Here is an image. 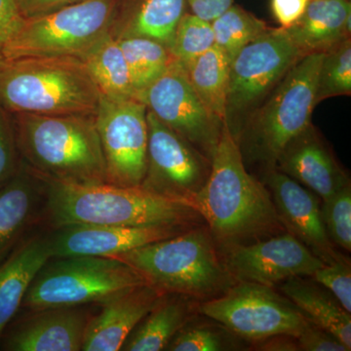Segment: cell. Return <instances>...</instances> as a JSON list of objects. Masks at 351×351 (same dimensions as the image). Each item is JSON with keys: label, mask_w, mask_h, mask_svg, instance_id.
Segmentation results:
<instances>
[{"label": "cell", "mask_w": 351, "mask_h": 351, "mask_svg": "<svg viewBox=\"0 0 351 351\" xmlns=\"http://www.w3.org/2000/svg\"><path fill=\"white\" fill-rule=\"evenodd\" d=\"M36 176L43 184L44 218L54 230L73 225L195 226L201 218L188 203L143 186L75 184Z\"/></svg>", "instance_id": "obj_2"}, {"label": "cell", "mask_w": 351, "mask_h": 351, "mask_svg": "<svg viewBox=\"0 0 351 351\" xmlns=\"http://www.w3.org/2000/svg\"><path fill=\"white\" fill-rule=\"evenodd\" d=\"M274 168L322 200L350 182L313 123L288 142L277 157Z\"/></svg>", "instance_id": "obj_18"}, {"label": "cell", "mask_w": 351, "mask_h": 351, "mask_svg": "<svg viewBox=\"0 0 351 351\" xmlns=\"http://www.w3.org/2000/svg\"><path fill=\"white\" fill-rule=\"evenodd\" d=\"M191 226L73 225L56 228L47 237L51 258L91 256L110 258L145 245L181 234Z\"/></svg>", "instance_id": "obj_15"}, {"label": "cell", "mask_w": 351, "mask_h": 351, "mask_svg": "<svg viewBox=\"0 0 351 351\" xmlns=\"http://www.w3.org/2000/svg\"><path fill=\"white\" fill-rule=\"evenodd\" d=\"M211 25L215 45L225 54L230 63L247 44L270 29L265 21L234 3L211 22Z\"/></svg>", "instance_id": "obj_29"}, {"label": "cell", "mask_w": 351, "mask_h": 351, "mask_svg": "<svg viewBox=\"0 0 351 351\" xmlns=\"http://www.w3.org/2000/svg\"><path fill=\"white\" fill-rule=\"evenodd\" d=\"M147 110L212 160L223 122L201 100L186 69L175 60L138 96Z\"/></svg>", "instance_id": "obj_11"}, {"label": "cell", "mask_w": 351, "mask_h": 351, "mask_svg": "<svg viewBox=\"0 0 351 351\" xmlns=\"http://www.w3.org/2000/svg\"><path fill=\"white\" fill-rule=\"evenodd\" d=\"M147 283L126 263L112 258H50L34 277L22 307L31 311L101 304L117 293Z\"/></svg>", "instance_id": "obj_7"}, {"label": "cell", "mask_w": 351, "mask_h": 351, "mask_svg": "<svg viewBox=\"0 0 351 351\" xmlns=\"http://www.w3.org/2000/svg\"><path fill=\"white\" fill-rule=\"evenodd\" d=\"M304 56L285 29L279 27H270L233 58L226 122L237 141L252 113Z\"/></svg>", "instance_id": "obj_9"}, {"label": "cell", "mask_w": 351, "mask_h": 351, "mask_svg": "<svg viewBox=\"0 0 351 351\" xmlns=\"http://www.w3.org/2000/svg\"><path fill=\"white\" fill-rule=\"evenodd\" d=\"M308 3L309 0H270V9L279 27L287 29L302 17Z\"/></svg>", "instance_id": "obj_38"}, {"label": "cell", "mask_w": 351, "mask_h": 351, "mask_svg": "<svg viewBox=\"0 0 351 351\" xmlns=\"http://www.w3.org/2000/svg\"><path fill=\"white\" fill-rule=\"evenodd\" d=\"M230 64L225 54L215 45L184 68L201 100L221 120H226Z\"/></svg>", "instance_id": "obj_27"}, {"label": "cell", "mask_w": 351, "mask_h": 351, "mask_svg": "<svg viewBox=\"0 0 351 351\" xmlns=\"http://www.w3.org/2000/svg\"><path fill=\"white\" fill-rule=\"evenodd\" d=\"M350 0H309L306 11L285 29L304 55L324 53L350 38Z\"/></svg>", "instance_id": "obj_21"}, {"label": "cell", "mask_w": 351, "mask_h": 351, "mask_svg": "<svg viewBox=\"0 0 351 351\" xmlns=\"http://www.w3.org/2000/svg\"><path fill=\"white\" fill-rule=\"evenodd\" d=\"M20 165L12 114L0 106V188L12 179Z\"/></svg>", "instance_id": "obj_34"}, {"label": "cell", "mask_w": 351, "mask_h": 351, "mask_svg": "<svg viewBox=\"0 0 351 351\" xmlns=\"http://www.w3.org/2000/svg\"><path fill=\"white\" fill-rule=\"evenodd\" d=\"M323 221L332 243L346 252L351 251V186L350 182L323 200Z\"/></svg>", "instance_id": "obj_32"}, {"label": "cell", "mask_w": 351, "mask_h": 351, "mask_svg": "<svg viewBox=\"0 0 351 351\" xmlns=\"http://www.w3.org/2000/svg\"><path fill=\"white\" fill-rule=\"evenodd\" d=\"M25 18L21 0H0V63L4 61L7 43L20 29Z\"/></svg>", "instance_id": "obj_37"}, {"label": "cell", "mask_w": 351, "mask_h": 351, "mask_svg": "<svg viewBox=\"0 0 351 351\" xmlns=\"http://www.w3.org/2000/svg\"><path fill=\"white\" fill-rule=\"evenodd\" d=\"M225 350V341L219 332L211 328H182L170 341L166 350L219 351Z\"/></svg>", "instance_id": "obj_35"}, {"label": "cell", "mask_w": 351, "mask_h": 351, "mask_svg": "<svg viewBox=\"0 0 351 351\" xmlns=\"http://www.w3.org/2000/svg\"><path fill=\"white\" fill-rule=\"evenodd\" d=\"M322 57L323 53H313L295 62L240 133L239 145L269 169L288 142L311 124Z\"/></svg>", "instance_id": "obj_6"}, {"label": "cell", "mask_w": 351, "mask_h": 351, "mask_svg": "<svg viewBox=\"0 0 351 351\" xmlns=\"http://www.w3.org/2000/svg\"><path fill=\"white\" fill-rule=\"evenodd\" d=\"M101 96L113 101L137 99L119 41L110 34L80 57Z\"/></svg>", "instance_id": "obj_26"}, {"label": "cell", "mask_w": 351, "mask_h": 351, "mask_svg": "<svg viewBox=\"0 0 351 351\" xmlns=\"http://www.w3.org/2000/svg\"><path fill=\"white\" fill-rule=\"evenodd\" d=\"M215 46L211 23L188 12L184 13L176 27L170 51L184 68L195 61Z\"/></svg>", "instance_id": "obj_31"}, {"label": "cell", "mask_w": 351, "mask_h": 351, "mask_svg": "<svg viewBox=\"0 0 351 351\" xmlns=\"http://www.w3.org/2000/svg\"><path fill=\"white\" fill-rule=\"evenodd\" d=\"M163 294L145 284L126 289L101 302V311L88 322L82 350H121L131 332Z\"/></svg>", "instance_id": "obj_19"}, {"label": "cell", "mask_w": 351, "mask_h": 351, "mask_svg": "<svg viewBox=\"0 0 351 351\" xmlns=\"http://www.w3.org/2000/svg\"><path fill=\"white\" fill-rule=\"evenodd\" d=\"M130 71L132 84L138 96L156 82L175 61L167 46L154 39L126 38L117 39Z\"/></svg>", "instance_id": "obj_28"}, {"label": "cell", "mask_w": 351, "mask_h": 351, "mask_svg": "<svg viewBox=\"0 0 351 351\" xmlns=\"http://www.w3.org/2000/svg\"><path fill=\"white\" fill-rule=\"evenodd\" d=\"M311 322L336 337L351 350V315L331 293L325 292L301 277L289 279L280 287Z\"/></svg>", "instance_id": "obj_25"}, {"label": "cell", "mask_w": 351, "mask_h": 351, "mask_svg": "<svg viewBox=\"0 0 351 351\" xmlns=\"http://www.w3.org/2000/svg\"><path fill=\"white\" fill-rule=\"evenodd\" d=\"M100 98L80 58L25 57L0 63V106L10 113L95 115Z\"/></svg>", "instance_id": "obj_4"}, {"label": "cell", "mask_w": 351, "mask_h": 351, "mask_svg": "<svg viewBox=\"0 0 351 351\" xmlns=\"http://www.w3.org/2000/svg\"><path fill=\"white\" fill-rule=\"evenodd\" d=\"M315 282L326 288L348 313H351V267L346 258L324 263L311 276Z\"/></svg>", "instance_id": "obj_33"}, {"label": "cell", "mask_w": 351, "mask_h": 351, "mask_svg": "<svg viewBox=\"0 0 351 351\" xmlns=\"http://www.w3.org/2000/svg\"><path fill=\"white\" fill-rule=\"evenodd\" d=\"M263 345H261V350H300L299 343H298L297 338L292 336H286V335H280V336L270 337L265 339Z\"/></svg>", "instance_id": "obj_41"}, {"label": "cell", "mask_w": 351, "mask_h": 351, "mask_svg": "<svg viewBox=\"0 0 351 351\" xmlns=\"http://www.w3.org/2000/svg\"><path fill=\"white\" fill-rule=\"evenodd\" d=\"M277 214L287 230L324 263L343 258L335 248L323 221L318 196L276 168L265 177Z\"/></svg>", "instance_id": "obj_16"}, {"label": "cell", "mask_w": 351, "mask_h": 351, "mask_svg": "<svg viewBox=\"0 0 351 351\" xmlns=\"http://www.w3.org/2000/svg\"><path fill=\"white\" fill-rule=\"evenodd\" d=\"M215 246L209 230L193 226L110 258L128 265L161 292L208 298L223 294L234 284Z\"/></svg>", "instance_id": "obj_5"}, {"label": "cell", "mask_w": 351, "mask_h": 351, "mask_svg": "<svg viewBox=\"0 0 351 351\" xmlns=\"http://www.w3.org/2000/svg\"><path fill=\"white\" fill-rule=\"evenodd\" d=\"M147 119V166L141 186L193 207L209 177L211 160L149 110Z\"/></svg>", "instance_id": "obj_13"}, {"label": "cell", "mask_w": 351, "mask_h": 351, "mask_svg": "<svg viewBox=\"0 0 351 351\" xmlns=\"http://www.w3.org/2000/svg\"><path fill=\"white\" fill-rule=\"evenodd\" d=\"M193 204L215 244L226 251L285 230L269 189L247 172L243 154L226 120L209 177Z\"/></svg>", "instance_id": "obj_1"}, {"label": "cell", "mask_w": 351, "mask_h": 351, "mask_svg": "<svg viewBox=\"0 0 351 351\" xmlns=\"http://www.w3.org/2000/svg\"><path fill=\"white\" fill-rule=\"evenodd\" d=\"M147 112L145 104L138 99L113 101L101 96L95 120L108 184L142 186L149 145Z\"/></svg>", "instance_id": "obj_12"}, {"label": "cell", "mask_w": 351, "mask_h": 351, "mask_svg": "<svg viewBox=\"0 0 351 351\" xmlns=\"http://www.w3.org/2000/svg\"><path fill=\"white\" fill-rule=\"evenodd\" d=\"M225 267L234 280L272 286L313 276L324 263L289 232L226 251Z\"/></svg>", "instance_id": "obj_14"}, {"label": "cell", "mask_w": 351, "mask_h": 351, "mask_svg": "<svg viewBox=\"0 0 351 351\" xmlns=\"http://www.w3.org/2000/svg\"><path fill=\"white\" fill-rule=\"evenodd\" d=\"M188 11L201 19L213 22L232 5L234 0H186Z\"/></svg>", "instance_id": "obj_39"}, {"label": "cell", "mask_w": 351, "mask_h": 351, "mask_svg": "<svg viewBox=\"0 0 351 351\" xmlns=\"http://www.w3.org/2000/svg\"><path fill=\"white\" fill-rule=\"evenodd\" d=\"M117 0H85L25 17L3 51L5 60L77 57L110 34Z\"/></svg>", "instance_id": "obj_8"}, {"label": "cell", "mask_w": 351, "mask_h": 351, "mask_svg": "<svg viewBox=\"0 0 351 351\" xmlns=\"http://www.w3.org/2000/svg\"><path fill=\"white\" fill-rule=\"evenodd\" d=\"M300 350L350 351L336 337L309 321L304 331L297 338Z\"/></svg>", "instance_id": "obj_36"}, {"label": "cell", "mask_w": 351, "mask_h": 351, "mask_svg": "<svg viewBox=\"0 0 351 351\" xmlns=\"http://www.w3.org/2000/svg\"><path fill=\"white\" fill-rule=\"evenodd\" d=\"M29 317L7 326L0 350L7 351L82 350L91 314L80 306L34 311Z\"/></svg>", "instance_id": "obj_17"}, {"label": "cell", "mask_w": 351, "mask_h": 351, "mask_svg": "<svg viewBox=\"0 0 351 351\" xmlns=\"http://www.w3.org/2000/svg\"><path fill=\"white\" fill-rule=\"evenodd\" d=\"M186 0H117L110 34L114 39L147 38L170 48Z\"/></svg>", "instance_id": "obj_20"}, {"label": "cell", "mask_w": 351, "mask_h": 351, "mask_svg": "<svg viewBox=\"0 0 351 351\" xmlns=\"http://www.w3.org/2000/svg\"><path fill=\"white\" fill-rule=\"evenodd\" d=\"M51 258L47 239L22 240L0 263V338L15 317L34 277Z\"/></svg>", "instance_id": "obj_22"}, {"label": "cell", "mask_w": 351, "mask_h": 351, "mask_svg": "<svg viewBox=\"0 0 351 351\" xmlns=\"http://www.w3.org/2000/svg\"><path fill=\"white\" fill-rule=\"evenodd\" d=\"M351 95V38L343 39L323 53L318 73L316 104Z\"/></svg>", "instance_id": "obj_30"}, {"label": "cell", "mask_w": 351, "mask_h": 351, "mask_svg": "<svg viewBox=\"0 0 351 351\" xmlns=\"http://www.w3.org/2000/svg\"><path fill=\"white\" fill-rule=\"evenodd\" d=\"M11 114L21 160L32 173L75 184L107 182L95 115Z\"/></svg>", "instance_id": "obj_3"}, {"label": "cell", "mask_w": 351, "mask_h": 351, "mask_svg": "<svg viewBox=\"0 0 351 351\" xmlns=\"http://www.w3.org/2000/svg\"><path fill=\"white\" fill-rule=\"evenodd\" d=\"M43 195V182L21 160L18 172L0 188V263L22 241Z\"/></svg>", "instance_id": "obj_23"}, {"label": "cell", "mask_w": 351, "mask_h": 351, "mask_svg": "<svg viewBox=\"0 0 351 351\" xmlns=\"http://www.w3.org/2000/svg\"><path fill=\"white\" fill-rule=\"evenodd\" d=\"M85 0H21V7L25 17H34Z\"/></svg>", "instance_id": "obj_40"}, {"label": "cell", "mask_w": 351, "mask_h": 351, "mask_svg": "<svg viewBox=\"0 0 351 351\" xmlns=\"http://www.w3.org/2000/svg\"><path fill=\"white\" fill-rule=\"evenodd\" d=\"M188 298V295L164 293L131 332L121 350H166L189 319L191 306Z\"/></svg>", "instance_id": "obj_24"}, {"label": "cell", "mask_w": 351, "mask_h": 351, "mask_svg": "<svg viewBox=\"0 0 351 351\" xmlns=\"http://www.w3.org/2000/svg\"><path fill=\"white\" fill-rule=\"evenodd\" d=\"M200 311L237 336L253 341L280 335L298 338L311 321L271 287L245 281L201 304Z\"/></svg>", "instance_id": "obj_10"}]
</instances>
